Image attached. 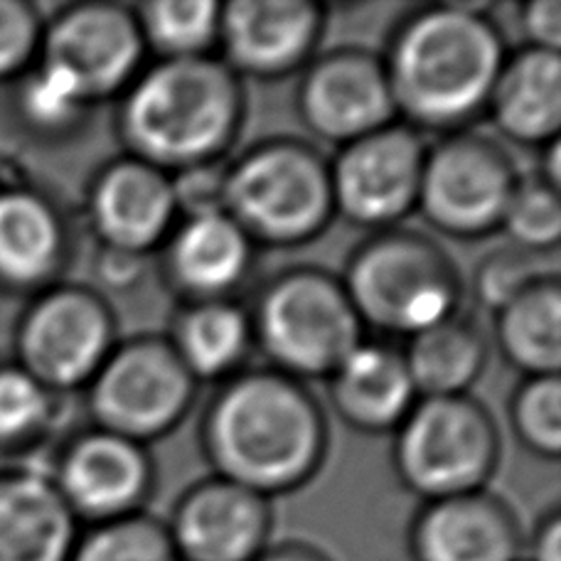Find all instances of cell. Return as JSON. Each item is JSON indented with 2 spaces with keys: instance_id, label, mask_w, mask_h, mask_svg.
Listing matches in <instances>:
<instances>
[{
  "instance_id": "9",
  "label": "cell",
  "mask_w": 561,
  "mask_h": 561,
  "mask_svg": "<svg viewBox=\"0 0 561 561\" xmlns=\"http://www.w3.org/2000/svg\"><path fill=\"white\" fill-rule=\"evenodd\" d=\"M197 387L168 337H134L118 343L87 385V412L94 428L148 446L183 424Z\"/></svg>"
},
{
  "instance_id": "15",
  "label": "cell",
  "mask_w": 561,
  "mask_h": 561,
  "mask_svg": "<svg viewBox=\"0 0 561 561\" xmlns=\"http://www.w3.org/2000/svg\"><path fill=\"white\" fill-rule=\"evenodd\" d=\"M325 8L310 0H234L219 13L217 49L242 79L276 82L304 72L325 33Z\"/></svg>"
},
{
  "instance_id": "32",
  "label": "cell",
  "mask_w": 561,
  "mask_h": 561,
  "mask_svg": "<svg viewBox=\"0 0 561 561\" xmlns=\"http://www.w3.org/2000/svg\"><path fill=\"white\" fill-rule=\"evenodd\" d=\"M510 426L529 454L557 460L561 454V379L525 377L510 399Z\"/></svg>"
},
{
  "instance_id": "37",
  "label": "cell",
  "mask_w": 561,
  "mask_h": 561,
  "mask_svg": "<svg viewBox=\"0 0 561 561\" xmlns=\"http://www.w3.org/2000/svg\"><path fill=\"white\" fill-rule=\"evenodd\" d=\"M525 561H561V515L549 510L537 519L533 535L525 537Z\"/></svg>"
},
{
  "instance_id": "36",
  "label": "cell",
  "mask_w": 561,
  "mask_h": 561,
  "mask_svg": "<svg viewBox=\"0 0 561 561\" xmlns=\"http://www.w3.org/2000/svg\"><path fill=\"white\" fill-rule=\"evenodd\" d=\"M146 264H148V256L116 252V249H102L96 256L94 274L104 290L122 294V290L134 288L138 280L144 278Z\"/></svg>"
},
{
  "instance_id": "38",
  "label": "cell",
  "mask_w": 561,
  "mask_h": 561,
  "mask_svg": "<svg viewBox=\"0 0 561 561\" xmlns=\"http://www.w3.org/2000/svg\"><path fill=\"white\" fill-rule=\"evenodd\" d=\"M256 561H333V559L306 542H278V545H268L266 552Z\"/></svg>"
},
{
  "instance_id": "16",
  "label": "cell",
  "mask_w": 561,
  "mask_h": 561,
  "mask_svg": "<svg viewBox=\"0 0 561 561\" xmlns=\"http://www.w3.org/2000/svg\"><path fill=\"white\" fill-rule=\"evenodd\" d=\"M180 561H256L272 545V500L217 476L187 488L165 519Z\"/></svg>"
},
{
  "instance_id": "34",
  "label": "cell",
  "mask_w": 561,
  "mask_h": 561,
  "mask_svg": "<svg viewBox=\"0 0 561 561\" xmlns=\"http://www.w3.org/2000/svg\"><path fill=\"white\" fill-rule=\"evenodd\" d=\"M547 276L554 274L545 272L542 256L519 252V249L510 247L507 252L490 254L485 262L478 266L473 278L476 298L495 313V310L503 308L507 300H513L517 294H523L525 288Z\"/></svg>"
},
{
  "instance_id": "25",
  "label": "cell",
  "mask_w": 561,
  "mask_h": 561,
  "mask_svg": "<svg viewBox=\"0 0 561 561\" xmlns=\"http://www.w3.org/2000/svg\"><path fill=\"white\" fill-rule=\"evenodd\" d=\"M402 357L419 399L466 397L488 365V340L473 318L456 313L404 340Z\"/></svg>"
},
{
  "instance_id": "22",
  "label": "cell",
  "mask_w": 561,
  "mask_h": 561,
  "mask_svg": "<svg viewBox=\"0 0 561 561\" xmlns=\"http://www.w3.org/2000/svg\"><path fill=\"white\" fill-rule=\"evenodd\" d=\"M79 527L45 470H0V561H69Z\"/></svg>"
},
{
  "instance_id": "6",
  "label": "cell",
  "mask_w": 561,
  "mask_h": 561,
  "mask_svg": "<svg viewBox=\"0 0 561 561\" xmlns=\"http://www.w3.org/2000/svg\"><path fill=\"white\" fill-rule=\"evenodd\" d=\"M252 335L268 367L298 382H328L367 330L340 276L316 266L276 274L256 296Z\"/></svg>"
},
{
  "instance_id": "39",
  "label": "cell",
  "mask_w": 561,
  "mask_h": 561,
  "mask_svg": "<svg viewBox=\"0 0 561 561\" xmlns=\"http://www.w3.org/2000/svg\"><path fill=\"white\" fill-rule=\"evenodd\" d=\"M547 183L549 187H561V146L559 138L539 148V173L535 175Z\"/></svg>"
},
{
  "instance_id": "33",
  "label": "cell",
  "mask_w": 561,
  "mask_h": 561,
  "mask_svg": "<svg viewBox=\"0 0 561 561\" xmlns=\"http://www.w3.org/2000/svg\"><path fill=\"white\" fill-rule=\"evenodd\" d=\"M45 20L23 0H0V84L18 82L35 67Z\"/></svg>"
},
{
  "instance_id": "30",
  "label": "cell",
  "mask_w": 561,
  "mask_h": 561,
  "mask_svg": "<svg viewBox=\"0 0 561 561\" xmlns=\"http://www.w3.org/2000/svg\"><path fill=\"white\" fill-rule=\"evenodd\" d=\"M500 232L510 247L527 254H552L561 242V199L559 190L539 178H519L505 209Z\"/></svg>"
},
{
  "instance_id": "11",
  "label": "cell",
  "mask_w": 561,
  "mask_h": 561,
  "mask_svg": "<svg viewBox=\"0 0 561 561\" xmlns=\"http://www.w3.org/2000/svg\"><path fill=\"white\" fill-rule=\"evenodd\" d=\"M146 57L134 8L89 0L45 20L37 62L62 75L94 108L122 96Z\"/></svg>"
},
{
  "instance_id": "21",
  "label": "cell",
  "mask_w": 561,
  "mask_h": 561,
  "mask_svg": "<svg viewBox=\"0 0 561 561\" xmlns=\"http://www.w3.org/2000/svg\"><path fill=\"white\" fill-rule=\"evenodd\" d=\"M402 347L365 337L328 379L333 412L359 434H394L416 404Z\"/></svg>"
},
{
  "instance_id": "17",
  "label": "cell",
  "mask_w": 561,
  "mask_h": 561,
  "mask_svg": "<svg viewBox=\"0 0 561 561\" xmlns=\"http://www.w3.org/2000/svg\"><path fill=\"white\" fill-rule=\"evenodd\" d=\"M173 175L124 156L104 165L87 190V222L102 249L138 256L158 252L178 225Z\"/></svg>"
},
{
  "instance_id": "10",
  "label": "cell",
  "mask_w": 561,
  "mask_h": 561,
  "mask_svg": "<svg viewBox=\"0 0 561 561\" xmlns=\"http://www.w3.org/2000/svg\"><path fill=\"white\" fill-rule=\"evenodd\" d=\"M519 178L497 140L473 131L440 136L426 150L416 213L438 234L476 242L500 232Z\"/></svg>"
},
{
  "instance_id": "27",
  "label": "cell",
  "mask_w": 561,
  "mask_h": 561,
  "mask_svg": "<svg viewBox=\"0 0 561 561\" xmlns=\"http://www.w3.org/2000/svg\"><path fill=\"white\" fill-rule=\"evenodd\" d=\"M219 13L215 0H150L134 8L146 53L156 59H197L217 49Z\"/></svg>"
},
{
  "instance_id": "12",
  "label": "cell",
  "mask_w": 561,
  "mask_h": 561,
  "mask_svg": "<svg viewBox=\"0 0 561 561\" xmlns=\"http://www.w3.org/2000/svg\"><path fill=\"white\" fill-rule=\"evenodd\" d=\"M428 144L407 124H392L337 148L330 160L335 217L369 232H385L416 213Z\"/></svg>"
},
{
  "instance_id": "19",
  "label": "cell",
  "mask_w": 561,
  "mask_h": 561,
  "mask_svg": "<svg viewBox=\"0 0 561 561\" xmlns=\"http://www.w3.org/2000/svg\"><path fill=\"white\" fill-rule=\"evenodd\" d=\"M163 274L187 304L234 300L254 268L252 244L227 213L180 217L160 247Z\"/></svg>"
},
{
  "instance_id": "29",
  "label": "cell",
  "mask_w": 561,
  "mask_h": 561,
  "mask_svg": "<svg viewBox=\"0 0 561 561\" xmlns=\"http://www.w3.org/2000/svg\"><path fill=\"white\" fill-rule=\"evenodd\" d=\"M69 561H180L165 519L148 513L114 523L89 525L79 533Z\"/></svg>"
},
{
  "instance_id": "24",
  "label": "cell",
  "mask_w": 561,
  "mask_h": 561,
  "mask_svg": "<svg viewBox=\"0 0 561 561\" xmlns=\"http://www.w3.org/2000/svg\"><path fill=\"white\" fill-rule=\"evenodd\" d=\"M168 343L197 385H222L242 373L252 353V318L237 300L187 304L175 318Z\"/></svg>"
},
{
  "instance_id": "20",
  "label": "cell",
  "mask_w": 561,
  "mask_h": 561,
  "mask_svg": "<svg viewBox=\"0 0 561 561\" xmlns=\"http://www.w3.org/2000/svg\"><path fill=\"white\" fill-rule=\"evenodd\" d=\"M69 259V227L47 195L0 187V288L35 296L57 284Z\"/></svg>"
},
{
  "instance_id": "5",
  "label": "cell",
  "mask_w": 561,
  "mask_h": 561,
  "mask_svg": "<svg viewBox=\"0 0 561 561\" xmlns=\"http://www.w3.org/2000/svg\"><path fill=\"white\" fill-rule=\"evenodd\" d=\"M222 209L254 247L313 242L335 217L330 160L304 140H262L225 165Z\"/></svg>"
},
{
  "instance_id": "2",
  "label": "cell",
  "mask_w": 561,
  "mask_h": 561,
  "mask_svg": "<svg viewBox=\"0 0 561 561\" xmlns=\"http://www.w3.org/2000/svg\"><path fill=\"white\" fill-rule=\"evenodd\" d=\"M505 59V39L488 5L438 3L394 27L382 65L397 116L421 136H448L485 116Z\"/></svg>"
},
{
  "instance_id": "35",
  "label": "cell",
  "mask_w": 561,
  "mask_h": 561,
  "mask_svg": "<svg viewBox=\"0 0 561 561\" xmlns=\"http://www.w3.org/2000/svg\"><path fill=\"white\" fill-rule=\"evenodd\" d=\"M519 35L525 47L559 53L561 49V3L559 0H535L519 8L517 15Z\"/></svg>"
},
{
  "instance_id": "7",
  "label": "cell",
  "mask_w": 561,
  "mask_h": 561,
  "mask_svg": "<svg viewBox=\"0 0 561 561\" xmlns=\"http://www.w3.org/2000/svg\"><path fill=\"white\" fill-rule=\"evenodd\" d=\"M500 454L495 419L470 394L416 399L394 431L397 478L424 503L488 490Z\"/></svg>"
},
{
  "instance_id": "4",
  "label": "cell",
  "mask_w": 561,
  "mask_h": 561,
  "mask_svg": "<svg viewBox=\"0 0 561 561\" xmlns=\"http://www.w3.org/2000/svg\"><path fill=\"white\" fill-rule=\"evenodd\" d=\"M343 286L365 330L409 340L460 313L463 278L434 239L414 229H385L359 244Z\"/></svg>"
},
{
  "instance_id": "13",
  "label": "cell",
  "mask_w": 561,
  "mask_h": 561,
  "mask_svg": "<svg viewBox=\"0 0 561 561\" xmlns=\"http://www.w3.org/2000/svg\"><path fill=\"white\" fill-rule=\"evenodd\" d=\"M298 118L310 136L343 148L397 124L382 57L359 47L316 55L300 72Z\"/></svg>"
},
{
  "instance_id": "31",
  "label": "cell",
  "mask_w": 561,
  "mask_h": 561,
  "mask_svg": "<svg viewBox=\"0 0 561 561\" xmlns=\"http://www.w3.org/2000/svg\"><path fill=\"white\" fill-rule=\"evenodd\" d=\"M57 414V394L23 367H0V448H25L45 436Z\"/></svg>"
},
{
  "instance_id": "3",
  "label": "cell",
  "mask_w": 561,
  "mask_h": 561,
  "mask_svg": "<svg viewBox=\"0 0 561 561\" xmlns=\"http://www.w3.org/2000/svg\"><path fill=\"white\" fill-rule=\"evenodd\" d=\"M244 82L222 59H156L118 96L126 156L163 170L219 165L242 134Z\"/></svg>"
},
{
  "instance_id": "8",
  "label": "cell",
  "mask_w": 561,
  "mask_h": 561,
  "mask_svg": "<svg viewBox=\"0 0 561 561\" xmlns=\"http://www.w3.org/2000/svg\"><path fill=\"white\" fill-rule=\"evenodd\" d=\"M112 306L102 290L55 284L33 296L15 330V365L49 392H84L118 345Z\"/></svg>"
},
{
  "instance_id": "18",
  "label": "cell",
  "mask_w": 561,
  "mask_h": 561,
  "mask_svg": "<svg viewBox=\"0 0 561 561\" xmlns=\"http://www.w3.org/2000/svg\"><path fill=\"white\" fill-rule=\"evenodd\" d=\"M412 561H523V525L488 490L424 503L409 525Z\"/></svg>"
},
{
  "instance_id": "28",
  "label": "cell",
  "mask_w": 561,
  "mask_h": 561,
  "mask_svg": "<svg viewBox=\"0 0 561 561\" xmlns=\"http://www.w3.org/2000/svg\"><path fill=\"white\" fill-rule=\"evenodd\" d=\"M15 112L33 136L67 138L82 126L92 106L62 75L35 62L15 82Z\"/></svg>"
},
{
  "instance_id": "23",
  "label": "cell",
  "mask_w": 561,
  "mask_h": 561,
  "mask_svg": "<svg viewBox=\"0 0 561 561\" xmlns=\"http://www.w3.org/2000/svg\"><path fill=\"white\" fill-rule=\"evenodd\" d=\"M485 116L500 136L542 148L561 131V55L523 47L507 55L495 79Z\"/></svg>"
},
{
  "instance_id": "1",
  "label": "cell",
  "mask_w": 561,
  "mask_h": 561,
  "mask_svg": "<svg viewBox=\"0 0 561 561\" xmlns=\"http://www.w3.org/2000/svg\"><path fill=\"white\" fill-rule=\"evenodd\" d=\"M213 476L266 500L306 488L330 448L328 419L308 385L272 367L225 379L199 421Z\"/></svg>"
},
{
  "instance_id": "26",
  "label": "cell",
  "mask_w": 561,
  "mask_h": 561,
  "mask_svg": "<svg viewBox=\"0 0 561 561\" xmlns=\"http://www.w3.org/2000/svg\"><path fill=\"white\" fill-rule=\"evenodd\" d=\"M495 345L523 377H549L561 369L559 276L537 280L495 310Z\"/></svg>"
},
{
  "instance_id": "14",
  "label": "cell",
  "mask_w": 561,
  "mask_h": 561,
  "mask_svg": "<svg viewBox=\"0 0 561 561\" xmlns=\"http://www.w3.org/2000/svg\"><path fill=\"white\" fill-rule=\"evenodd\" d=\"M49 478L79 525H102L146 513L156 466L144 444L89 428L69 438Z\"/></svg>"
}]
</instances>
